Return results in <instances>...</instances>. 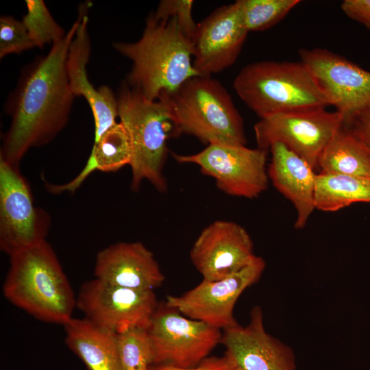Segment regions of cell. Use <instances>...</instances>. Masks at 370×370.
<instances>
[{"label": "cell", "mask_w": 370, "mask_h": 370, "mask_svg": "<svg viewBox=\"0 0 370 370\" xmlns=\"http://www.w3.org/2000/svg\"><path fill=\"white\" fill-rule=\"evenodd\" d=\"M357 202L370 203V177L317 174L316 209L335 212Z\"/></svg>", "instance_id": "23"}, {"label": "cell", "mask_w": 370, "mask_h": 370, "mask_svg": "<svg viewBox=\"0 0 370 370\" xmlns=\"http://www.w3.org/2000/svg\"><path fill=\"white\" fill-rule=\"evenodd\" d=\"M193 3L192 0H162L152 14L158 21L175 17L184 35L192 40L198 29L192 16Z\"/></svg>", "instance_id": "28"}, {"label": "cell", "mask_w": 370, "mask_h": 370, "mask_svg": "<svg viewBox=\"0 0 370 370\" xmlns=\"http://www.w3.org/2000/svg\"><path fill=\"white\" fill-rule=\"evenodd\" d=\"M78 18L48 54L26 69L10 101V126L3 135L0 160L19 166L29 149L45 145L68 123L75 95L66 69Z\"/></svg>", "instance_id": "1"}, {"label": "cell", "mask_w": 370, "mask_h": 370, "mask_svg": "<svg viewBox=\"0 0 370 370\" xmlns=\"http://www.w3.org/2000/svg\"><path fill=\"white\" fill-rule=\"evenodd\" d=\"M64 342L87 370H122L117 334L88 319H71L64 325Z\"/></svg>", "instance_id": "20"}, {"label": "cell", "mask_w": 370, "mask_h": 370, "mask_svg": "<svg viewBox=\"0 0 370 370\" xmlns=\"http://www.w3.org/2000/svg\"><path fill=\"white\" fill-rule=\"evenodd\" d=\"M122 370H148L153 364L151 347L147 328H133L117 334Z\"/></svg>", "instance_id": "26"}, {"label": "cell", "mask_w": 370, "mask_h": 370, "mask_svg": "<svg viewBox=\"0 0 370 370\" xmlns=\"http://www.w3.org/2000/svg\"><path fill=\"white\" fill-rule=\"evenodd\" d=\"M113 47L132 62L126 84L149 101L173 92L189 78L199 75L193 65L192 40L175 17L158 21L151 14L138 40L114 42Z\"/></svg>", "instance_id": "2"}, {"label": "cell", "mask_w": 370, "mask_h": 370, "mask_svg": "<svg viewBox=\"0 0 370 370\" xmlns=\"http://www.w3.org/2000/svg\"><path fill=\"white\" fill-rule=\"evenodd\" d=\"M343 125L336 111L316 108L261 119L254 132L258 148L268 149L275 143H282L314 169L321 152Z\"/></svg>", "instance_id": "9"}, {"label": "cell", "mask_w": 370, "mask_h": 370, "mask_svg": "<svg viewBox=\"0 0 370 370\" xmlns=\"http://www.w3.org/2000/svg\"><path fill=\"white\" fill-rule=\"evenodd\" d=\"M9 258L2 286L9 302L45 323L64 325L73 318L77 297L47 241Z\"/></svg>", "instance_id": "3"}, {"label": "cell", "mask_w": 370, "mask_h": 370, "mask_svg": "<svg viewBox=\"0 0 370 370\" xmlns=\"http://www.w3.org/2000/svg\"><path fill=\"white\" fill-rule=\"evenodd\" d=\"M132 158L129 134L121 122L117 123L94 143L85 166L74 180L63 185L48 184V190L53 193L73 192L94 171H116L126 165H130Z\"/></svg>", "instance_id": "21"}, {"label": "cell", "mask_w": 370, "mask_h": 370, "mask_svg": "<svg viewBox=\"0 0 370 370\" xmlns=\"http://www.w3.org/2000/svg\"><path fill=\"white\" fill-rule=\"evenodd\" d=\"M248 32L240 0L218 8L204 18L192 40L193 65L198 75L211 76L234 64Z\"/></svg>", "instance_id": "15"}, {"label": "cell", "mask_w": 370, "mask_h": 370, "mask_svg": "<svg viewBox=\"0 0 370 370\" xmlns=\"http://www.w3.org/2000/svg\"><path fill=\"white\" fill-rule=\"evenodd\" d=\"M268 149L223 144L208 145L190 155L172 153L180 163H191L213 177L217 188L227 195L253 199L268 187L266 169Z\"/></svg>", "instance_id": "10"}, {"label": "cell", "mask_w": 370, "mask_h": 370, "mask_svg": "<svg viewBox=\"0 0 370 370\" xmlns=\"http://www.w3.org/2000/svg\"><path fill=\"white\" fill-rule=\"evenodd\" d=\"M117 98L120 122L126 128L132 144L131 189L138 190L143 180L164 192L167 184L163 173L167 140L180 133L171 109L163 96L149 101L125 82Z\"/></svg>", "instance_id": "4"}, {"label": "cell", "mask_w": 370, "mask_h": 370, "mask_svg": "<svg viewBox=\"0 0 370 370\" xmlns=\"http://www.w3.org/2000/svg\"><path fill=\"white\" fill-rule=\"evenodd\" d=\"M268 177L275 188L291 201L297 212L296 229H302L315 208L317 173L305 160L280 143L269 147Z\"/></svg>", "instance_id": "19"}, {"label": "cell", "mask_w": 370, "mask_h": 370, "mask_svg": "<svg viewBox=\"0 0 370 370\" xmlns=\"http://www.w3.org/2000/svg\"><path fill=\"white\" fill-rule=\"evenodd\" d=\"M233 87L242 101L260 119L330 105L301 61H261L249 64L238 73Z\"/></svg>", "instance_id": "6"}, {"label": "cell", "mask_w": 370, "mask_h": 370, "mask_svg": "<svg viewBox=\"0 0 370 370\" xmlns=\"http://www.w3.org/2000/svg\"><path fill=\"white\" fill-rule=\"evenodd\" d=\"M343 125L370 151V106L358 112Z\"/></svg>", "instance_id": "29"}, {"label": "cell", "mask_w": 370, "mask_h": 370, "mask_svg": "<svg viewBox=\"0 0 370 370\" xmlns=\"http://www.w3.org/2000/svg\"><path fill=\"white\" fill-rule=\"evenodd\" d=\"M221 344L227 370H296L292 348L265 329L261 307L255 306L245 326L222 330Z\"/></svg>", "instance_id": "14"}, {"label": "cell", "mask_w": 370, "mask_h": 370, "mask_svg": "<svg viewBox=\"0 0 370 370\" xmlns=\"http://www.w3.org/2000/svg\"><path fill=\"white\" fill-rule=\"evenodd\" d=\"M341 8L349 18L370 29V0H345Z\"/></svg>", "instance_id": "30"}, {"label": "cell", "mask_w": 370, "mask_h": 370, "mask_svg": "<svg viewBox=\"0 0 370 370\" xmlns=\"http://www.w3.org/2000/svg\"><path fill=\"white\" fill-rule=\"evenodd\" d=\"M180 134L208 145H246L243 119L225 87L211 76L196 75L162 94Z\"/></svg>", "instance_id": "5"}, {"label": "cell", "mask_w": 370, "mask_h": 370, "mask_svg": "<svg viewBox=\"0 0 370 370\" xmlns=\"http://www.w3.org/2000/svg\"><path fill=\"white\" fill-rule=\"evenodd\" d=\"M90 3L82 4L79 8V25L70 45L66 69L69 87L73 94L83 96L88 103L94 117L95 139L101 136L117 123L119 117L117 98L107 86L96 89L89 82L86 65L90 55V41L88 33Z\"/></svg>", "instance_id": "17"}, {"label": "cell", "mask_w": 370, "mask_h": 370, "mask_svg": "<svg viewBox=\"0 0 370 370\" xmlns=\"http://www.w3.org/2000/svg\"><path fill=\"white\" fill-rule=\"evenodd\" d=\"M266 263L257 256L247 267L224 279L202 281L180 295H167L165 304L183 315L221 330L238 324L234 309L238 299L261 278Z\"/></svg>", "instance_id": "12"}, {"label": "cell", "mask_w": 370, "mask_h": 370, "mask_svg": "<svg viewBox=\"0 0 370 370\" xmlns=\"http://www.w3.org/2000/svg\"><path fill=\"white\" fill-rule=\"evenodd\" d=\"M25 3L27 12L22 22L35 47L42 48L64 38L66 33L55 21L42 0H27Z\"/></svg>", "instance_id": "25"}, {"label": "cell", "mask_w": 370, "mask_h": 370, "mask_svg": "<svg viewBox=\"0 0 370 370\" xmlns=\"http://www.w3.org/2000/svg\"><path fill=\"white\" fill-rule=\"evenodd\" d=\"M256 257L247 230L228 221H216L199 234L190 258L203 280L214 281L229 277L249 265Z\"/></svg>", "instance_id": "16"}, {"label": "cell", "mask_w": 370, "mask_h": 370, "mask_svg": "<svg viewBox=\"0 0 370 370\" xmlns=\"http://www.w3.org/2000/svg\"><path fill=\"white\" fill-rule=\"evenodd\" d=\"M32 195L19 166L0 160V249L9 257L47 241L51 217Z\"/></svg>", "instance_id": "8"}, {"label": "cell", "mask_w": 370, "mask_h": 370, "mask_svg": "<svg viewBox=\"0 0 370 370\" xmlns=\"http://www.w3.org/2000/svg\"><path fill=\"white\" fill-rule=\"evenodd\" d=\"M245 26L249 32L266 30L281 20L299 0H240Z\"/></svg>", "instance_id": "24"}, {"label": "cell", "mask_w": 370, "mask_h": 370, "mask_svg": "<svg viewBox=\"0 0 370 370\" xmlns=\"http://www.w3.org/2000/svg\"><path fill=\"white\" fill-rule=\"evenodd\" d=\"M77 308L98 326L121 334L133 328H148L159 302L154 291L113 285L96 278L83 283Z\"/></svg>", "instance_id": "11"}, {"label": "cell", "mask_w": 370, "mask_h": 370, "mask_svg": "<svg viewBox=\"0 0 370 370\" xmlns=\"http://www.w3.org/2000/svg\"><path fill=\"white\" fill-rule=\"evenodd\" d=\"M299 53L343 125L370 106V71L325 49H304Z\"/></svg>", "instance_id": "13"}, {"label": "cell", "mask_w": 370, "mask_h": 370, "mask_svg": "<svg viewBox=\"0 0 370 370\" xmlns=\"http://www.w3.org/2000/svg\"><path fill=\"white\" fill-rule=\"evenodd\" d=\"M153 364L190 368L208 358L221 342L222 330L190 319L159 303L147 328Z\"/></svg>", "instance_id": "7"}, {"label": "cell", "mask_w": 370, "mask_h": 370, "mask_svg": "<svg viewBox=\"0 0 370 370\" xmlns=\"http://www.w3.org/2000/svg\"><path fill=\"white\" fill-rule=\"evenodd\" d=\"M317 167L322 174L370 177V151L343 125L321 152Z\"/></svg>", "instance_id": "22"}, {"label": "cell", "mask_w": 370, "mask_h": 370, "mask_svg": "<svg viewBox=\"0 0 370 370\" xmlns=\"http://www.w3.org/2000/svg\"><path fill=\"white\" fill-rule=\"evenodd\" d=\"M35 47L22 21L10 16L0 18V58Z\"/></svg>", "instance_id": "27"}, {"label": "cell", "mask_w": 370, "mask_h": 370, "mask_svg": "<svg viewBox=\"0 0 370 370\" xmlns=\"http://www.w3.org/2000/svg\"><path fill=\"white\" fill-rule=\"evenodd\" d=\"M148 370H227V365L224 356H213L206 358L194 367L183 368L165 364H152Z\"/></svg>", "instance_id": "31"}, {"label": "cell", "mask_w": 370, "mask_h": 370, "mask_svg": "<svg viewBox=\"0 0 370 370\" xmlns=\"http://www.w3.org/2000/svg\"><path fill=\"white\" fill-rule=\"evenodd\" d=\"M94 275L113 285L138 290L153 291L165 280L153 252L141 242H119L100 250Z\"/></svg>", "instance_id": "18"}]
</instances>
